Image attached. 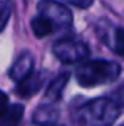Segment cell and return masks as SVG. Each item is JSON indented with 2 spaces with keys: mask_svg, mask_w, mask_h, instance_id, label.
I'll use <instances>...</instances> for the list:
<instances>
[{
  "mask_svg": "<svg viewBox=\"0 0 124 126\" xmlns=\"http://www.w3.org/2000/svg\"><path fill=\"white\" fill-rule=\"evenodd\" d=\"M119 115V105L113 99L97 97L80 105L73 112L78 126H112Z\"/></svg>",
  "mask_w": 124,
  "mask_h": 126,
  "instance_id": "1",
  "label": "cell"
},
{
  "mask_svg": "<svg viewBox=\"0 0 124 126\" xmlns=\"http://www.w3.org/2000/svg\"><path fill=\"white\" fill-rule=\"evenodd\" d=\"M121 74V65L118 62L107 59L83 61L76 69V81L83 88H94L97 85L112 83Z\"/></svg>",
  "mask_w": 124,
  "mask_h": 126,
  "instance_id": "2",
  "label": "cell"
},
{
  "mask_svg": "<svg viewBox=\"0 0 124 126\" xmlns=\"http://www.w3.org/2000/svg\"><path fill=\"white\" fill-rule=\"evenodd\" d=\"M53 53L59 61L65 62V64H75V62H81L87 58L89 48L81 40L64 38V40H59L54 43Z\"/></svg>",
  "mask_w": 124,
  "mask_h": 126,
  "instance_id": "3",
  "label": "cell"
},
{
  "mask_svg": "<svg viewBox=\"0 0 124 126\" xmlns=\"http://www.w3.org/2000/svg\"><path fill=\"white\" fill-rule=\"evenodd\" d=\"M38 13L46 16L53 22L56 31H64L72 26V13L65 5L56 0H40L37 6Z\"/></svg>",
  "mask_w": 124,
  "mask_h": 126,
  "instance_id": "4",
  "label": "cell"
},
{
  "mask_svg": "<svg viewBox=\"0 0 124 126\" xmlns=\"http://www.w3.org/2000/svg\"><path fill=\"white\" fill-rule=\"evenodd\" d=\"M43 81H45L43 74H40V72H30L27 77H24L21 81H18L16 93L21 97H30V96H34L41 88Z\"/></svg>",
  "mask_w": 124,
  "mask_h": 126,
  "instance_id": "5",
  "label": "cell"
},
{
  "mask_svg": "<svg viewBox=\"0 0 124 126\" xmlns=\"http://www.w3.org/2000/svg\"><path fill=\"white\" fill-rule=\"evenodd\" d=\"M59 120V109L56 105L45 104L35 109L34 112V123L40 126H54Z\"/></svg>",
  "mask_w": 124,
  "mask_h": 126,
  "instance_id": "6",
  "label": "cell"
},
{
  "mask_svg": "<svg viewBox=\"0 0 124 126\" xmlns=\"http://www.w3.org/2000/svg\"><path fill=\"white\" fill-rule=\"evenodd\" d=\"M32 67H34V56L30 53H24L18 58V61L11 65L10 69V77L14 81H21L24 77H27L32 72Z\"/></svg>",
  "mask_w": 124,
  "mask_h": 126,
  "instance_id": "7",
  "label": "cell"
},
{
  "mask_svg": "<svg viewBox=\"0 0 124 126\" xmlns=\"http://www.w3.org/2000/svg\"><path fill=\"white\" fill-rule=\"evenodd\" d=\"M24 115V107L21 104L8 105L0 113V126H18Z\"/></svg>",
  "mask_w": 124,
  "mask_h": 126,
  "instance_id": "8",
  "label": "cell"
},
{
  "mask_svg": "<svg viewBox=\"0 0 124 126\" xmlns=\"http://www.w3.org/2000/svg\"><path fill=\"white\" fill-rule=\"evenodd\" d=\"M68 78H70V75H68V74L57 75V77L54 78L50 85H48L46 93H45V97L50 99V101H53V102L59 101L61 96H62V93H64V89H65V86H67V83H68Z\"/></svg>",
  "mask_w": 124,
  "mask_h": 126,
  "instance_id": "9",
  "label": "cell"
},
{
  "mask_svg": "<svg viewBox=\"0 0 124 126\" xmlns=\"http://www.w3.org/2000/svg\"><path fill=\"white\" fill-rule=\"evenodd\" d=\"M30 27H32V32H34V35H35V37H38V38H43V37H46V35H50V34H53V32H56V29H54L53 22H51L50 19L46 18V16L40 15V13H38V15L35 16L34 19H32Z\"/></svg>",
  "mask_w": 124,
  "mask_h": 126,
  "instance_id": "10",
  "label": "cell"
},
{
  "mask_svg": "<svg viewBox=\"0 0 124 126\" xmlns=\"http://www.w3.org/2000/svg\"><path fill=\"white\" fill-rule=\"evenodd\" d=\"M110 46L119 56H124V27H115L110 35Z\"/></svg>",
  "mask_w": 124,
  "mask_h": 126,
  "instance_id": "11",
  "label": "cell"
},
{
  "mask_svg": "<svg viewBox=\"0 0 124 126\" xmlns=\"http://www.w3.org/2000/svg\"><path fill=\"white\" fill-rule=\"evenodd\" d=\"M13 11V3L11 0H0V32L5 29L10 16Z\"/></svg>",
  "mask_w": 124,
  "mask_h": 126,
  "instance_id": "12",
  "label": "cell"
},
{
  "mask_svg": "<svg viewBox=\"0 0 124 126\" xmlns=\"http://www.w3.org/2000/svg\"><path fill=\"white\" fill-rule=\"evenodd\" d=\"M112 99L118 105H124V85H121L115 93H113V94H112Z\"/></svg>",
  "mask_w": 124,
  "mask_h": 126,
  "instance_id": "13",
  "label": "cell"
},
{
  "mask_svg": "<svg viewBox=\"0 0 124 126\" xmlns=\"http://www.w3.org/2000/svg\"><path fill=\"white\" fill-rule=\"evenodd\" d=\"M65 2H68L70 5L76 6V8H89L94 0H65Z\"/></svg>",
  "mask_w": 124,
  "mask_h": 126,
  "instance_id": "14",
  "label": "cell"
},
{
  "mask_svg": "<svg viewBox=\"0 0 124 126\" xmlns=\"http://www.w3.org/2000/svg\"><path fill=\"white\" fill-rule=\"evenodd\" d=\"M6 107H8V97H6V94L3 91H0V113H2Z\"/></svg>",
  "mask_w": 124,
  "mask_h": 126,
  "instance_id": "15",
  "label": "cell"
},
{
  "mask_svg": "<svg viewBox=\"0 0 124 126\" xmlns=\"http://www.w3.org/2000/svg\"><path fill=\"white\" fill-rule=\"evenodd\" d=\"M54 126H62V125H54Z\"/></svg>",
  "mask_w": 124,
  "mask_h": 126,
  "instance_id": "16",
  "label": "cell"
},
{
  "mask_svg": "<svg viewBox=\"0 0 124 126\" xmlns=\"http://www.w3.org/2000/svg\"><path fill=\"white\" fill-rule=\"evenodd\" d=\"M121 126H124V123H123V125H121Z\"/></svg>",
  "mask_w": 124,
  "mask_h": 126,
  "instance_id": "17",
  "label": "cell"
}]
</instances>
